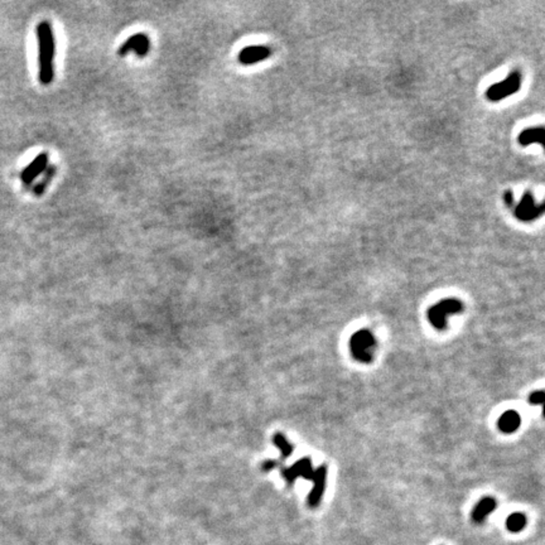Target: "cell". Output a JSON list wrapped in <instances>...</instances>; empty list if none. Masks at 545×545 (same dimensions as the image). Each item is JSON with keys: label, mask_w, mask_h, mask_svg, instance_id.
I'll list each match as a JSON object with an SVG mask.
<instances>
[{"label": "cell", "mask_w": 545, "mask_h": 545, "mask_svg": "<svg viewBox=\"0 0 545 545\" xmlns=\"http://www.w3.org/2000/svg\"><path fill=\"white\" fill-rule=\"evenodd\" d=\"M38 42V78L44 86L52 84L54 78V54L56 39L50 20H42L37 25Z\"/></svg>", "instance_id": "6da1fadb"}, {"label": "cell", "mask_w": 545, "mask_h": 545, "mask_svg": "<svg viewBox=\"0 0 545 545\" xmlns=\"http://www.w3.org/2000/svg\"><path fill=\"white\" fill-rule=\"evenodd\" d=\"M376 338L369 329H360L350 338V351L353 359L360 363H369L374 359Z\"/></svg>", "instance_id": "7a4b0ae2"}, {"label": "cell", "mask_w": 545, "mask_h": 545, "mask_svg": "<svg viewBox=\"0 0 545 545\" xmlns=\"http://www.w3.org/2000/svg\"><path fill=\"white\" fill-rule=\"evenodd\" d=\"M462 309H463V304L458 299H453V298L443 299L429 308L428 319L434 328L444 329L447 327V318L452 314L462 312Z\"/></svg>", "instance_id": "3957f363"}, {"label": "cell", "mask_w": 545, "mask_h": 545, "mask_svg": "<svg viewBox=\"0 0 545 545\" xmlns=\"http://www.w3.org/2000/svg\"><path fill=\"white\" fill-rule=\"evenodd\" d=\"M520 73L519 72H512L505 80H502L499 84H495L491 87H489V90L486 92V97L490 101H500V100L506 99V97L516 93L519 91V89H520Z\"/></svg>", "instance_id": "277c9868"}, {"label": "cell", "mask_w": 545, "mask_h": 545, "mask_svg": "<svg viewBox=\"0 0 545 545\" xmlns=\"http://www.w3.org/2000/svg\"><path fill=\"white\" fill-rule=\"evenodd\" d=\"M149 50H150V39L148 36L144 33H136L130 36L119 47L118 54L120 57H124L133 51L138 57H145Z\"/></svg>", "instance_id": "5b68a950"}, {"label": "cell", "mask_w": 545, "mask_h": 545, "mask_svg": "<svg viewBox=\"0 0 545 545\" xmlns=\"http://www.w3.org/2000/svg\"><path fill=\"white\" fill-rule=\"evenodd\" d=\"M543 211H544L543 204L536 203L531 193L527 192L524 193L520 203L515 208V215L521 221H533L542 216Z\"/></svg>", "instance_id": "8992f818"}, {"label": "cell", "mask_w": 545, "mask_h": 545, "mask_svg": "<svg viewBox=\"0 0 545 545\" xmlns=\"http://www.w3.org/2000/svg\"><path fill=\"white\" fill-rule=\"evenodd\" d=\"M48 162H50L48 153H40L22 170L20 180H22L24 187H31L34 180L38 176L44 173V170L47 169V165H48Z\"/></svg>", "instance_id": "52a82bcc"}, {"label": "cell", "mask_w": 545, "mask_h": 545, "mask_svg": "<svg viewBox=\"0 0 545 545\" xmlns=\"http://www.w3.org/2000/svg\"><path fill=\"white\" fill-rule=\"evenodd\" d=\"M313 487L308 495V505L310 508H317L322 500V496L326 490V481H327V467L325 465L314 470L312 476Z\"/></svg>", "instance_id": "ba28073f"}, {"label": "cell", "mask_w": 545, "mask_h": 545, "mask_svg": "<svg viewBox=\"0 0 545 545\" xmlns=\"http://www.w3.org/2000/svg\"><path fill=\"white\" fill-rule=\"evenodd\" d=\"M272 56V50L267 46H249L237 54V61L244 66H251L265 61Z\"/></svg>", "instance_id": "9c48e42d"}, {"label": "cell", "mask_w": 545, "mask_h": 545, "mask_svg": "<svg viewBox=\"0 0 545 545\" xmlns=\"http://www.w3.org/2000/svg\"><path fill=\"white\" fill-rule=\"evenodd\" d=\"M313 470L312 462L309 458H303L299 459L298 462H295L294 465L291 467L283 468L282 470V476L284 477V480L287 481L288 485H293L298 477H303L306 480H312L313 476Z\"/></svg>", "instance_id": "30bf717a"}, {"label": "cell", "mask_w": 545, "mask_h": 545, "mask_svg": "<svg viewBox=\"0 0 545 545\" xmlns=\"http://www.w3.org/2000/svg\"><path fill=\"white\" fill-rule=\"evenodd\" d=\"M496 508H497V502H496L495 499H492V497H485L472 510V521L476 524L483 523L487 519V516L493 510H496Z\"/></svg>", "instance_id": "8fae6325"}, {"label": "cell", "mask_w": 545, "mask_h": 545, "mask_svg": "<svg viewBox=\"0 0 545 545\" xmlns=\"http://www.w3.org/2000/svg\"><path fill=\"white\" fill-rule=\"evenodd\" d=\"M520 423L521 418L519 413L515 412V410H508V412H505L500 417L497 425H499L500 431L506 434H510L519 429Z\"/></svg>", "instance_id": "7c38bea8"}, {"label": "cell", "mask_w": 545, "mask_h": 545, "mask_svg": "<svg viewBox=\"0 0 545 545\" xmlns=\"http://www.w3.org/2000/svg\"><path fill=\"white\" fill-rule=\"evenodd\" d=\"M544 139V130L543 127H531L527 129L519 135V143L523 146L531 145V144H542Z\"/></svg>", "instance_id": "4fadbf2b"}, {"label": "cell", "mask_w": 545, "mask_h": 545, "mask_svg": "<svg viewBox=\"0 0 545 545\" xmlns=\"http://www.w3.org/2000/svg\"><path fill=\"white\" fill-rule=\"evenodd\" d=\"M56 170H57L56 165H51L50 168H47V169L44 170L42 180H40L39 182L33 187V193L37 196V197H39V196H42L44 192H46V189L48 188L50 183L52 182L53 177L56 176Z\"/></svg>", "instance_id": "5bb4252c"}, {"label": "cell", "mask_w": 545, "mask_h": 545, "mask_svg": "<svg viewBox=\"0 0 545 545\" xmlns=\"http://www.w3.org/2000/svg\"><path fill=\"white\" fill-rule=\"evenodd\" d=\"M527 516L521 512H514L506 519V527L511 533H519L527 527Z\"/></svg>", "instance_id": "9a60e30c"}, {"label": "cell", "mask_w": 545, "mask_h": 545, "mask_svg": "<svg viewBox=\"0 0 545 545\" xmlns=\"http://www.w3.org/2000/svg\"><path fill=\"white\" fill-rule=\"evenodd\" d=\"M272 442H274V444L280 449V453H282L283 458H288L289 455L291 454V452H293V449H294V447L291 446V443L288 442V439L280 433L275 434V436L272 437Z\"/></svg>", "instance_id": "2e32d148"}, {"label": "cell", "mask_w": 545, "mask_h": 545, "mask_svg": "<svg viewBox=\"0 0 545 545\" xmlns=\"http://www.w3.org/2000/svg\"><path fill=\"white\" fill-rule=\"evenodd\" d=\"M529 403L531 405H543V403H544V391L538 390L530 394Z\"/></svg>", "instance_id": "e0dca14e"}, {"label": "cell", "mask_w": 545, "mask_h": 545, "mask_svg": "<svg viewBox=\"0 0 545 545\" xmlns=\"http://www.w3.org/2000/svg\"><path fill=\"white\" fill-rule=\"evenodd\" d=\"M504 200H505V202L509 204V206H510V204L514 202V201H512V195H511L510 191H508V192L505 193V196H504Z\"/></svg>", "instance_id": "ac0fdd59"}]
</instances>
